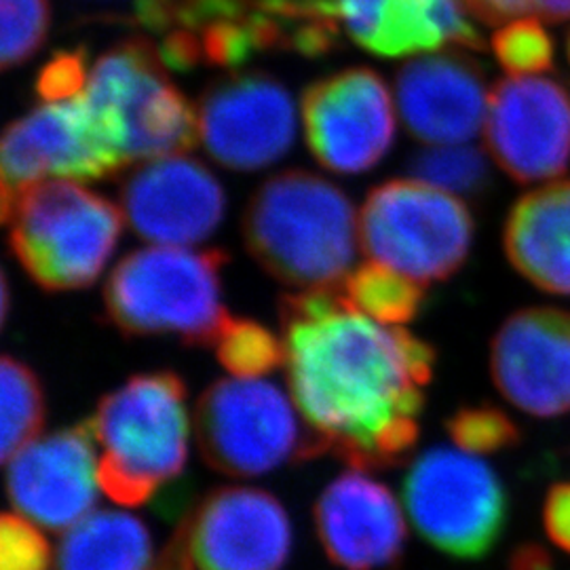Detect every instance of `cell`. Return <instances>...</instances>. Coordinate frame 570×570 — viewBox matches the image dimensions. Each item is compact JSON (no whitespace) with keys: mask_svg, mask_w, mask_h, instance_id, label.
Masks as SVG:
<instances>
[{"mask_svg":"<svg viewBox=\"0 0 570 570\" xmlns=\"http://www.w3.org/2000/svg\"><path fill=\"white\" fill-rule=\"evenodd\" d=\"M279 315L289 391L322 450L353 469L402 463L419 440L435 348L336 287L287 294Z\"/></svg>","mask_w":570,"mask_h":570,"instance_id":"obj_1","label":"cell"},{"mask_svg":"<svg viewBox=\"0 0 570 570\" xmlns=\"http://www.w3.org/2000/svg\"><path fill=\"white\" fill-rule=\"evenodd\" d=\"M249 254L282 284L322 289L346 282L360 242V218L326 178L287 169L266 180L244 214Z\"/></svg>","mask_w":570,"mask_h":570,"instance_id":"obj_2","label":"cell"},{"mask_svg":"<svg viewBox=\"0 0 570 570\" xmlns=\"http://www.w3.org/2000/svg\"><path fill=\"white\" fill-rule=\"evenodd\" d=\"M223 249L148 247L131 252L104 287L106 320L125 336H176L186 345L218 343L230 322L223 303Z\"/></svg>","mask_w":570,"mask_h":570,"instance_id":"obj_3","label":"cell"},{"mask_svg":"<svg viewBox=\"0 0 570 570\" xmlns=\"http://www.w3.org/2000/svg\"><path fill=\"white\" fill-rule=\"evenodd\" d=\"M100 444V487L121 505H144L183 473L188 414L183 379L148 372L108 393L89 419Z\"/></svg>","mask_w":570,"mask_h":570,"instance_id":"obj_4","label":"cell"},{"mask_svg":"<svg viewBox=\"0 0 570 570\" xmlns=\"http://www.w3.org/2000/svg\"><path fill=\"white\" fill-rule=\"evenodd\" d=\"M121 207L68 180L30 184L2 197V223L23 271L47 292L98 282L121 239Z\"/></svg>","mask_w":570,"mask_h":570,"instance_id":"obj_5","label":"cell"},{"mask_svg":"<svg viewBox=\"0 0 570 570\" xmlns=\"http://www.w3.org/2000/svg\"><path fill=\"white\" fill-rule=\"evenodd\" d=\"M96 121L122 164L184 155L199 138V119L146 37L110 47L85 89Z\"/></svg>","mask_w":570,"mask_h":570,"instance_id":"obj_6","label":"cell"},{"mask_svg":"<svg viewBox=\"0 0 570 570\" xmlns=\"http://www.w3.org/2000/svg\"><path fill=\"white\" fill-rule=\"evenodd\" d=\"M468 205L421 180H389L367 193L360 212V245L370 263L419 284L452 277L473 242Z\"/></svg>","mask_w":570,"mask_h":570,"instance_id":"obj_7","label":"cell"},{"mask_svg":"<svg viewBox=\"0 0 570 570\" xmlns=\"http://www.w3.org/2000/svg\"><path fill=\"white\" fill-rule=\"evenodd\" d=\"M197 438L207 465L235 478L324 454L284 391L258 379H225L207 389L197 404Z\"/></svg>","mask_w":570,"mask_h":570,"instance_id":"obj_8","label":"cell"},{"mask_svg":"<svg viewBox=\"0 0 570 570\" xmlns=\"http://www.w3.org/2000/svg\"><path fill=\"white\" fill-rule=\"evenodd\" d=\"M407 513L433 548L459 560L489 553L508 520V497L484 461L459 450L431 449L404 482Z\"/></svg>","mask_w":570,"mask_h":570,"instance_id":"obj_9","label":"cell"},{"mask_svg":"<svg viewBox=\"0 0 570 570\" xmlns=\"http://www.w3.org/2000/svg\"><path fill=\"white\" fill-rule=\"evenodd\" d=\"M2 197L49 178L91 183L125 167L106 140L85 96L45 102L2 136Z\"/></svg>","mask_w":570,"mask_h":570,"instance_id":"obj_10","label":"cell"},{"mask_svg":"<svg viewBox=\"0 0 570 570\" xmlns=\"http://www.w3.org/2000/svg\"><path fill=\"white\" fill-rule=\"evenodd\" d=\"M306 144L320 164L338 174H362L387 155L395 112L387 85L372 68H346L306 87Z\"/></svg>","mask_w":570,"mask_h":570,"instance_id":"obj_11","label":"cell"},{"mask_svg":"<svg viewBox=\"0 0 570 570\" xmlns=\"http://www.w3.org/2000/svg\"><path fill=\"white\" fill-rule=\"evenodd\" d=\"M489 155L513 183H546L570 164V94L543 77H511L490 91Z\"/></svg>","mask_w":570,"mask_h":570,"instance_id":"obj_12","label":"cell"},{"mask_svg":"<svg viewBox=\"0 0 570 570\" xmlns=\"http://www.w3.org/2000/svg\"><path fill=\"white\" fill-rule=\"evenodd\" d=\"M197 119L207 153L237 171L279 161L296 138L292 96L265 72H235L207 85Z\"/></svg>","mask_w":570,"mask_h":570,"instance_id":"obj_13","label":"cell"},{"mask_svg":"<svg viewBox=\"0 0 570 570\" xmlns=\"http://www.w3.org/2000/svg\"><path fill=\"white\" fill-rule=\"evenodd\" d=\"M121 209L129 226L150 244H199L225 218V188L186 155L148 159L122 178Z\"/></svg>","mask_w":570,"mask_h":570,"instance_id":"obj_14","label":"cell"},{"mask_svg":"<svg viewBox=\"0 0 570 570\" xmlns=\"http://www.w3.org/2000/svg\"><path fill=\"white\" fill-rule=\"evenodd\" d=\"M100 461L89 421L61 429L20 450L7 463L16 511L42 529H75L98 499Z\"/></svg>","mask_w":570,"mask_h":570,"instance_id":"obj_15","label":"cell"},{"mask_svg":"<svg viewBox=\"0 0 570 570\" xmlns=\"http://www.w3.org/2000/svg\"><path fill=\"white\" fill-rule=\"evenodd\" d=\"M183 529L199 570H279L292 551L289 518L265 490H214Z\"/></svg>","mask_w":570,"mask_h":570,"instance_id":"obj_16","label":"cell"},{"mask_svg":"<svg viewBox=\"0 0 570 570\" xmlns=\"http://www.w3.org/2000/svg\"><path fill=\"white\" fill-rule=\"evenodd\" d=\"M501 395L530 416L570 412V313L534 306L513 313L490 348Z\"/></svg>","mask_w":570,"mask_h":570,"instance_id":"obj_17","label":"cell"},{"mask_svg":"<svg viewBox=\"0 0 570 570\" xmlns=\"http://www.w3.org/2000/svg\"><path fill=\"white\" fill-rule=\"evenodd\" d=\"M490 94L478 61L446 51L406 61L395 100L407 134L429 146L469 142L484 129Z\"/></svg>","mask_w":570,"mask_h":570,"instance_id":"obj_18","label":"cell"},{"mask_svg":"<svg viewBox=\"0 0 570 570\" xmlns=\"http://www.w3.org/2000/svg\"><path fill=\"white\" fill-rule=\"evenodd\" d=\"M315 524L327 558L341 569H389L402 558L406 527L400 505L364 471H346L327 484Z\"/></svg>","mask_w":570,"mask_h":570,"instance_id":"obj_19","label":"cell"},{"mask_svg":"<svg viewBox=\"0 0 570 570\" xmlns=\"http://www.w3.org/2000/svg\"><path fill=\"white\" fill-rule=\"evenodd\" d=\"M346 35L381 58L442 49H482L459 0H334Z\"/></svg>","mask_w":570,"mask_h":570,"instance_id":"obj_20","label":"cell"},{"mask_svg":"<svg viewBox=\"0 0 570 570\" xmlns=\"http://www.w3.org/2000/svg\"><path fill=\"white\" fill-rule=\"evenodd\" d=\"M511 266L548 294L570 296V180L524 195L505 223Z\"/></svg>","mask_w":570,"mask_h":570,"instance_id":"obj_21","label":"cell"},{"mask_svg":"<svg viewBox=\"0 0 570 570\" xmlns=\"http://www.w3.org/2000/svg\"><path fill=\"white\" fill-rule=\"evenodd\" d=\"M150 532L122 511H96L61 539L53 570H157Z\"/></svg>","mask_w":570,"mask_h":570,"instance_id":"obj_22","label":"cell"},{"mask_svg":"<svg viewBox=\"0 0 570 570\" xmlns=\"http://www.w3.org/2000/svg\"><path fill=\"white\" fill-rule=\"evenodd\" d=\"M345 292L362 313L387 326L412 322L425 303V285L379 263L351 271Z\"/></svg>","mask_w":570,"mask_h":570,"instance_id":"obj_23","label":"cell"},{"mask_svg":"<svg viewBox=\"0 0 570 570\" xmlns=\"http://www.w3.org/2000/svg\"><path fill=\"white\" fill-rule=\"evenodd\" d=\"M0 395H2V461L9 463L20 450L39 440L45 425V397L37 374L13 360L2 357L0 364Z\"/></svg>","mask_w":570,"mask_h":570,"instance_id":"obj_24","label":"cell"},{"mask_svg":"<svg viewBox=\"0 0 570 570\" xmlns=\"http://www.w3.org/2000/svg\"><path fill=\"white\" fill-rule=\"evenodd\" d=\"M407 167L416 180L454 197H480L489 190V161L475 146H431L416 153Z\"/></svg>","mask_w":570,"mask_h":570,"instance_id":"obj_25","label":"cell"},{"mask_svg":"<svg viewBox=\"0 0 570 570\" xmlns=\"http://www.w3.org/2000/svg\"><path fill=\"white\" fill-rule=\"evenodd\" d=\"M216 355L237 379H256L284 364V343L256 322L230 320L216 343Z\"/></svg>","mask_w":570,"mask_h":570,"instance_id":"obj_26","label":"cell"},{"mask_svg":"<svg viewBox=\"0 0 570 570\" xmlns=\"http://www.w3.org/2000/svg\"><path fill=\"white\" fill-rule=\"evenodd\" d=\"M2 9V68H16L30 60L49 32V0H0Z\"/></svg>","mask_w":570,"mask_h":570,"instance_id":"obj_27","label":"cell"},{"mask_svg":"<svg viewBox=\"0 0 570 570\" xmlns=\"http://www.w3.org/2000/svg\"><path fill=\"white\" fill-rule=\"evenodd\" d=\"M492 51L499 63L513 77H537L551 70L553 42L537 20L505 23L492 37Z\"/></svg>","mask_w":570,"mask_h":570,"instance_id":"obj_28","label":"cell"},{"mask_svg":"<svg viewBox=\"0 0 570 570\" xmlns=\"http://www.w3.org/2000/svg\"><path fill=\"white\" fill-rule=\"evenodd\" d=\"M446 429L459 449L478 454L501 452L520 442V429L499 407H461L450 416Z\"/></svg>","mask_w":570,"mask_h":570,"instance_id":"obj_29","label":"cell"},{"mask_svg":"<svg viewBox=\"0 0 570 570\" xmlns=\"http://www.w3.org/2000/svg\"><path fill=\"white\" fill-rule=\"evenodd\" d=\"M51 548L30 520L4 513L0 520V570H49Z\"/></svg>","mask_w":570,"mask_h":570,"instance_id":"obj_30","label":"cell"},{"mask_svg":"<svg viewBox=\"0 0 570 570\" xmlns=\"http://www.w3.org/2000/svg\"><path fill=\"white\" fill-rule=\"evenodd\" d=\"M89 82L85 51H61L45 66L37 81L42 102H66L85 94Z\"/></svg>","mask_w":570,"mask_h":570,"instance_id":"obj_31","label":"cell"},{"mask_svg":"<svg viewBox=\"0 0 570 570\" xmlns=\"http://www.w3.org/2000/svg\"><path fill=\"white\" fill-rule=\"evenodd\" d=\"M100 7L102 20L121 21L165 35L174 28L178 0H85Z\"/></svg>","mask_w":570,"mask_h":570,"instance_id":"obj_32","label":"cell"},{"mask_svg":"<svg viewBox=\"0 0 570 570\" xmlns=\"http://www.w3.org/2000/svg\"><path fill=\"white\" fill-rule=\"evenodd\" d=\"M463 9L487 26H501L534 13V0H459Z\"/></svg>","mask_w":570,"mask_h":570,"instance_id":"obj_33","label":"cell"},{"mask_svg":"<svg viewBox=\"0 0 570 570\" xmlns=\"http://www.w3.org/2000/svg\"><path fill=\"white\" fill-rule=\"evenodd\" d=\"M543 520L551 541L570 553V484H558L550 490Z\"/></svg>","mask_w":570,"mask_h":570,"instance_id":"obj_34","label":"cell"},{"mask_svg":"<svg viewBox=\"0 0 570 570\" xmlns=\"http://www.w3.org/2000/svg\"><path fill=\"white\" fill-rule=\"evenodd\" d=\"M510 570H553V562L548 551L529 543L511 553Z\"/></svg>","mask_w":570,"mask_h":570,"instance_id":"obj_35","label":"cell"},{"mask_svg":"<svg viewBox=\"0 0 570 570\" xmlns=\"http://www.w3.org/2000/svg\"><path fill=\"white\" fill-rule=\"evenodd\" d=\"M534 16L551 23L569 20L570 0H534Z\"/></svg>","mask_w":570,"mask_h":570,"instance_id":"obj_36","label":"cell"},{"mask_svg":"<svg viewBox=\"0 0 570 570\" xmlns=\"http://www.w3.org/2000/svg\"><path fill=\"white\" fill-rule=\"evenodd\" d=\"M569 61H570V35H569Z\"/></svg>","mask_w":570,"mask_h":570,"instance_id":"obj_37","label":"cell"}]
</instances>
